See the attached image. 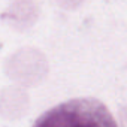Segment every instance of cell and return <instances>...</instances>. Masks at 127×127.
<instances>
[{"label":"cell","mask_w":127,"mask_h":127,"mask_svg":"<svg viewBox=\"0 0 127 127\" xmlns=\"http://www.w3.org/2000/svg\"><path fill=\"white\" fill-rule=\"evenodd\" d=\"M33 127H118L109 109L96 99H73L42 114Z\"/></svg>","instance_id":"obj_1"}]
</instances>
